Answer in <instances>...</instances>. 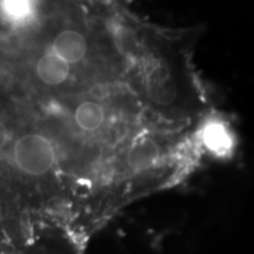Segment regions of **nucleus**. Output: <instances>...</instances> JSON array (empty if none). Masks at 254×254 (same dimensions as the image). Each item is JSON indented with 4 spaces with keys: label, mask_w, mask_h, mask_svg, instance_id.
Listing matches in <instances>:
<instances>
[{
    "label": "nucleus",
    "mask_w": 254,
    "mask_h": 254,
    "mask_svg": "<svg viewBox=\"0 0 254 254\" xmlns=\"http://www.w3.org/2000/svg\"><path fill=\"white\" fill-rule=\"evenodd\" d=\"M56 4L55 0H0V19L9 27L23 30L39 23Z\"/></svg>",
    "instance_id": "5"
},
{
    "label": "nucleus",
    "mask_w": 254,
    "mask_h": 254,
    "mask_svg": "<svg viewBox=\"0 0 254 254\" xmlns=\"http://www.w3.org/2000/svg\"><path fill=\"white\" fill-rule=\"evenodd\" d=\"M33 63L38 84L58 93H77L106 84L122 71V57L95 23L71 1L57 17Z\"/></svg>",
    "instance_id": "1"
},
{
    "label": "nucleus",
    "mask_w": 254,
    "mask_h": 254,
    "mask_svg": "<svg viewBox=\"0 0 254 254\" xmlns=\"http://www.w3.org/2000/svg\"><path fill=\"white\" fill-rule=\"evenodd\" d=\"M12 168L23 179H44L56 170L59 152L56 141L47 133L32 129L9 142Z\"/></svg>",
    "instance_id": "3"
},
{
    "label": "nucleus",
    "mask_w": 254,
    "mask_h": 254,
    "mask_svg": "<svg viewBox=\"0 0 254 254\" xmlns=\"http://www.w3.org/2000/svg\"><path fill=\"white\" fill-rule=\"evenodd\" d=\"M139 90L159 109H172L182 103L190 90L185 62L166 45L150 46L133 66Z\"/></svg>",
    "instance_id": "2"
},
{
    "label": "nucleus",
    "mask_w": 254,
    "mask_h": 254,
    "mask_svg": "<svg viewBox=\"0 0 254 254\" xmlns=\"http://www.w3.org/2000/svg\"><path fill=\"white\" fill-rule=\"evenodd\" d=\"M159 159V146L152 138L136 139L129 146L126 153V163L129 170L145 171L157 163Z\"/></svg>",
    "instance_id": "6"
},
{
    "label": "nucleus",
    "mask_w": 254,
    "mask_h": 254,
    "mask_svg": "<svg viewBox=\"0 0 254 254\" xmlns=\"http://www.w3.org/2000/svg\"><path fill=\"white\" fill-rule=\"evenodd\" d=\"M110 122L109 106L93 93L82 94L71 110V123L84 135H98L105 131Z\"/></svg>",
    "instance_id": "4"
},
{
    "label": "nucleus",
    "mask_w": 254,
    "mask_h": 254,
    "mask_svg": "<svg viewBox=\"0 0 254 254\" xmlns=\"http://www.w3.org/2000/svg\"><path fill=\"white\" fill-rule=\"evenodd\" d=\"M12 140L11 129L5 120L0 118V153L8 147L9 142Z\"/></svg>",
    "instance_id": "7"
}]
</instances>
